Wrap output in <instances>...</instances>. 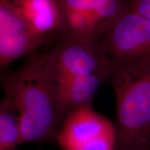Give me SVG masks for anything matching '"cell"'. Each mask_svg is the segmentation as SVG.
I'll list each match as a JSON object with an SVG mask.
<instances>
[{
	"instance_id": "obj_8",
	"label": "cell",
	"mask_w": 150,
	"mask_h": 150,
	"mask_svg": "<svg viewBox=\"0 0 150 150\" xmlns=\"http://www.w3.org/2000/svg\"><path fill=\"white\" fill-rule=\"evenodd\" d=\"M35 34L51 43L62 26V13L58 0H11Z\"/></svg>"
},
{
	"instance_id": "obj_5",
	"label": "cell",
	"mask_w": 150,
	"mask_h": 150,
	"mask_svg": "<svg viewBox=\"0 0 150 150\" xmlns=\"http://www.w3.org/2000/svg\"><path fill=\"white\" fill-rule=\"evenodd\" d=\"M112 66L150 61V20L128 8L99 42Z\"/></svg>"
},
{
	"instance_id": "obj_4",
	"label": "cell",
	"mask_w": 150,
	"mask_h": 150,
	"mask_svg": "<svg viewBox=\"0 0 150 150\" xmlns=\"http://www.w3.org/2000/svg\"><path fill=\"white\" fill-rule=\"evenodd\" d=\"M58 1L61 9L62 26L56 38L91 42H100L112 24L129 8V0Z\"/></svg>"
},
{
	"instance_id": "obj_7",
	"label": "cell",
	"mask_w": 150,
	"mask_h": 150,
	"mask_svg": "<svg viewBox=\"0 0 150 150\" xmlns=\"http://www.w3.org/2000/svg\"><path fill=\"white\" fill-rule=\"evenodd\" d=\"M50 43L33 32L11 0H0V70Z\"/></svg>"
},
{
	"instance_id": "obj_10",
	"label": "cell",
	"mask_w": 150,
	"mask_h": 150,
	"mask_svg": "<svg viewBox=\"0 0 150 150\" xmlns=\"http://www.w3.org/2000/svg\"><path fill=\"white\" fill-rule=\"evenodd\" d=\"M129 8L150 20V0H129Z\"/></svg>"
},
{
	"instance_id": "obj_3",
	"label": "cell",
	"mask_w": 150,
	"mask_h": 150,
	"mask_svg": "<svg viewBox=\"0 0 150 150\" xmlns=\"http://www.w3.org/2000/svg\"><path fill=\"white\" fill-rule=\"evenodd\" d=\"M115 150H140L150 129V61L112 66Z\"/></svg>"
},
{
	"instance_id": "obj_13",
	"label": "cell",
	"mask_w": 150,
	"mask_h": 150,
	"mask_svg": "<svg viewBox=\"0 0 150 150\" xmlns=\"http://www.w3.org/2000/svg\"><path fill=\"white\" fill-rule=\"evenodd\" d=\"M140 150H150V149H148V148H142V149Z\"/></svg>"
},
{
	"instance_id": "obj_9",
	"label": "cell",
	"mask_w": 150,
	"mask_h": 150,
	"mask_svg": "<svg viewBox=\"0 0 150 150\" xmlns=\"http://www.w3.org/2000/svg\"><path fill=\"white\" fill-rule=\"evenodd\" d=\"M0 141L7 150H16L22 144L20 115L6 97L0 100Z\"/></svg>"
},
{
	"instance_id": "obj_12",
	"label": "cell",
	"mask_w": 150,
	"mask_h": 150,
	"mask_svg": "<svg viewBox=\"0 0 150 150\" xmlns=\"http://www.w3.org/2000/svg\"><path fill=\"white\" fill-rule=\"evenodd\" d=\"M0 150H7V149H5L2 143L1 142V141H0Z\"/></svg>"
},
{
	"instance_id": "obj_6",
	"label": "cell",
	"mask_w": 150,
	"mask_h": 150,
	"mask_svg": "<svg viewBox=\"0 0 150 150\" xmlns=\"http://www.w3.org/2000/svg\"><path fill=\"white\" fill-rule=\"evenodd\" d=\"M56 142L62 150H115V126L92 106H83L65 117Z\"/></svg>"
},
{
	"instance_id": "obj_1",
	"label": "cell",
	"mask_w": 150,
	"mask_h": 150,
	"mask_svg": "<svg viewBox=\"0 0 150 150\" xmlns=\"http://www.w3.org/2000/svg\"><path fill=\"white\" fill-rule=\"evenodd\" d=\"M46 53L40 52L44 77L67 117L92 106L97 90L110 79L112 65L99 42L56 38Z\"/></svg>"
},
{
	"instance_id": "obj_2",
	"label": "cell",
	"mask_w": 150,
	"mask_h": 150,
	"mask_svg": "<svg viewBox=\"0 0 150 150\" xmlns=\"http://www.w3.org/2000/svg\"><path fill=\"white\" fill-rule=\"evenodd\" d=\"M0 87L18 111L22 143L56 142L66 117L42 74L40 52L27 56L18 70H0Z\"/></svg>"
},
{
	"instance_id": "obj_11",
	"label": "cell",
	"mask_w": 150,
	"mask_h": 150,
	"mask_svg": "<svg viewBox=\"0 0 150 150\" xmlns=\"http://www.w3.org/2000/svg\"><path fill=\"white\" fill-rule=\"evenodd\" d=\"M144 148H148L150 149V129L148 131L147 136H146L145 143H144Z\"/></svg>"
}]
</instances>
